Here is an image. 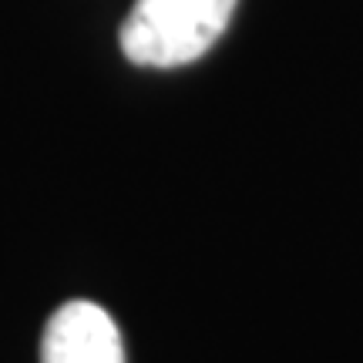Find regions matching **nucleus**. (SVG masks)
Instances as JSON below:
<instances>
[{
  "label": "nucleus",
  "instance_id": "2",
  "mask_svg": "<svg viewBox=\"0 0 363 363\" xmlns=\"http://www.w3.org/2000/svg\"><path fill=\"white\" fill-rule=\"evenodd\" d=\"M40 363H125L118 323L91 299H71L44 326Z\"/></svg>",
  "mask_w": 363,
  "mask_h": 363
},
{
  "label": "nucleus",
  "instance_id": "1",
  "mask_svg": "<svg viewBox=\"0 0 363 363\" xmlns=\"http://www.w3.org/2000/svg\"><path fill=\"white\" fill-rule=\"evenodd\" d=\"M239 0H135L121 24V51L131 65L182 67L222 38Z\"/></svg>",
  "mask_w": 363,
  "mask_h": 363
}]
</instances>
